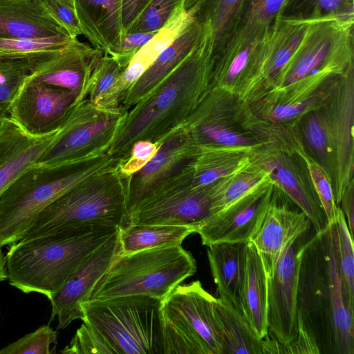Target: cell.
<instances>
[{
	"label": "cell",
	"mask_w": 354,
	"mask_h": 354,
	"mask_svg": "<svg viewBox=\"0 0 354 354\" xmlns=\"http://www.w3.org/2000/svg\"><path fill=\"white\" fill-rule=\"evenodd\" d=\"M212 67V49L201 35L183 61L127 110L107 154L122 162L137 141L160 145L183 128L209 88Z\"/></svg>",
	"instance_id": "1"
},
{
	"label": "cell",
	"mask_w": 354,
	"mask_h": 354,
	"mask_svg": "<svg viewBox=\"0 0 354 354\" xmlns=\"http://www.w3.org/2000/svg\"><path fill=\"white\" fill-rule=\"evenodd\" d=\"M353 315L344 299L328 225L304 245L298 324L313 337L319 353L354 354Z\"/></svg>",
	"instance_id": "2"
},
{
	"label": "cell",
	"mask_w": 354,
	"mask_h": 354,
	"mask_svg": "<svg viewBox=\"0 0 354 354\" xmlns=\"http://www.w3.org/2000/svg\"><path fill=\"white\" fill-rule=\"evenodd\" d=\"M162 299L131 295L81 304L82 324L64 354H164Z\"/></svg>",
	"instance_id": "3"
},
{
	"label": "cell",
	"mask_w": 354,
	"mask_h": 354,
	"mask_svg": "<svg viewBox=\"0 0 354 354\" xmlns=\"http://www.w3.org/2000/svg\"><path fill=\"white\" fill-rule=\"evenodd\" d=\"M118 228L65 230L10 245L6 255L10 285L26 294H41L50 301Z\"/></svg>",
	"instance_id": "4"
},
{
	"label": "cell",
	"mask_w": 354,
	"mask_h": 354,
	"mask_svg": "<svg viewBox=\"0 0 354 354\" xmlns=\"http://www.w3.org/2000/svg\"><path fill=\"white\" fill-rule=\"evenodd\" d=\"M120 162L106 153L86 160L29 167L0 196V247L19 241L38 214L64 193Z\"/></svg>",
	"instance_id": "5"
},
{
	"label": "cell",
	"mask_w": 354,
	"mask_h": 354,
	"mask_svg": "<svg viewBox=\"0 0 354 354\" xmlns=\"http://www.w3.org/2000/svg\"><path fill=\"white\" fill-rule=\"evenodd\" d=\"M118 166L90 177L57 198L38 214L21 239L84 227H122L127 214V178Z\"/></svg>",
	"instance_id": "6"
},
{
	"label": "cell",
	"mask_w": 354,
	"mask_h": 354,
	"mask_svg": "<svg viewBox=\"0 0 354 354\" xmlns=\"http://www.w3.org/2000/svg\"><path fill=\"white\" fill-rule=\"evenodd\" d=\"M196 270V260L181 245L119 254L88 300L131 295H147L163 300Z\"/></svg>",
	"instance_id": "7"
},
{
	"label": "cell",
	"mask_w": 354,
	"mask_h": 354,
	"mask_svg": "<svg viewBox=\"0 0 354 354\" xmlns=\"http://www.w3.org/2000/svg\"><path fill=\"white\" fill-rule=\"evenodd\" d=\"M215 299L196 280L162 301L164 354H224Z\"/></svg>",
	"instance_id": "8"
},
{
	"label": "cell",
	"mask_w": 354,
	"mask_h": 354,
	"mask_svg": "<svg viewBox=\"0 0 354 354\" xmlns=\"http://www.w3.org/2000/svg\"><path fill=\"white\" fill-rule=\"evenodd\" d=\"M353 24L334 17L311 22L271 90L309 77L328 80L353 66Z\"/></svg>",
	"instance_id": "9"
},
{
	"label": "cell",
	"mask_w": 354,
	"mask_h": 354,
	"mask_svg": "<svg viewBox=\"0 0 354 354\" xmlns=\"http://www.w3.org/2000/svg\"><path fill=\"white\" fill-rule=\"evenodd\" d=\"M127 112L122 107L97 106L88 98L77 102L36 164L82 161L107 153Z\"/></svg>",
	"instance_id": "10"
},
{
	"label": "cell",
	"mask_w": 354,
	"mask_h": 354,
	"mask_svg": "<svg viewBox=\"0 0 354 354\" xmlns=\"http://www.w3.org/2000/svg\"><path fill=\"white\" fill-rule=\"evenodd\" d=\"M271 25L243 15L213 55L211 86L232 93L239 88L243 96L254 90Z\"/></svg>",
	"instance_id": "11"
},
{
	"label": "cell",
	"mask_w": 354,
	"mask_h": 354,
	"mask_svg": "<svg viewBox=\"0 0 354 354\" xmlns=\"http://www.w3.org/2000/svg\"><path fill=\"white\" fill-rule=\"evenodd\" d=\"M187 167L142 200L129 214L124 227L169 225L197 230L212 215V201L209 186L192 185Z\"/></svg>",
	"instance_id": "12"
},
{
	"label": "cell",
	"mask_w": 354,
	"mask_h": 354,
	"mask_svg": "<svg viewBox=\"0 0 354 354\" xmlns=\"http://www.w3.org/2000/svg\"><path fill=\"white\" fill-rule=\"evenodd\" d=\"M305 234L288 244L273 274L267 277L268 337L282 345L294 341L299 333L298 281L301 258L306 240L304 237Z\"/></svg>",
	"instance_id": "13"
},
{
	"label": "cell",
	"mask_w": 354,
	"mask_h": 354,
	"mask_svg": "<svg viewBox=\"0 0 354 354\" xmlns=\"http://www.w3.org/2000/svg\"><path fill=\"white\" fill-rule=\"evenodd\" d=\"M77 102L76 96L69 91L29 75L11 103L8 117L26 133L46 136L59 129Z\"/></svg>",
	"instance_id": "14"
},
{
	"label": "cell",
	"mask_w": 354,
	"mask_h": 354,
	"mask_svg": "<svg viewBox=\"0 0 354 354\" xmlns=\"http://www.w3.org/2000/svg\"><path fill=\"white\" fill-rule=\"evenodd\" d=\"M103 54L77 38L73 39L59 49L28 54L30 75L69 91L80 101L87 97L91 73Z\"/></svg>",
	"instance_id": "15"
},
{
	"label": "cell",
	"mask_w": 354,
	"mask_h": 354,
	"mask_svg": "<svg viewBox=\"0 0 354 354\" xmlns=\"http://www.w3.org/2000/svg\"><path fill=\"white\" fill-rule=\"evenodd\" d=\"M199 148L200 143L196 138L185 128L177 129L161 142L152 158L141 169L127 178L125 223L129 214L142 200L189 165L198 154Z\"/></svg>",
	"instance_id": "16"
},
{
	"label": "cell",
	"mask_w": 354,
	"mask_h": 354,
	"mask_svg": "<svg viewBox=\"0 0 354 354\" xmlns=\"http://www.w3.org/2000/svg\"><path fill=\"white\" fill-rule=\"evenodd\" d=\"M331 88V102L324 112L333 147V189L339 205L344 190L353 179V66L336 77Z\"/></svg>",
	"instance_id": "17"
},
{
	"label": "cell",
	"mask_w": 354,
	"mask_h": 354,
	"mask_svg": "<svg viewBox=\"0 0 354 354\" xmlns=\"http://www.w3.org/2000/svg\"><path fill=\"white\" fill-rule=\"evenodd\" d=\"M272 181L227 205L209 216L196 230L202 245L250 241L272 199Z\"/></svg>",
	"instance_id": "18"
},
{
	"label": "cell",
	"mask_w": 354,
	"mask_h": 354,
	"mask_svg": "<svg viewBox=\"0 0 354 354\" xmlns=\"http://www.w3.org/2000/svg\"><path fill=\"white\" fill-rule=\"evenodd\" d=\"M118 228L98 247L68 278L50 300L51 319L57 318V329H64L83 317L81 304L86 301L115 257L120 254Z\"/></svg>",
	"instance_id": "19"
},
{
	"label": "cell",
	"mask_w": 354,
	"mask_h": 354,
	"mask_svg": "<svg viewBox=\"0 0 354 354\" xmlns=\"http://www.w3.org/2000/svg\"><path fill=\"white\" fill-rule=\"evenodd\" d=\"M251 161L306 215L315 232L326 227V218L312 183H307L286 150L264 145L252 153Z\"/></svg>",
	"instance_id": "20"
},
{
	"label": "cell",
	"mask_w": 354,
	"mask_h": 354,
	"mask_svg": "<svg viewBox=\"0 0 354 354\" xmlns=\"http://www.w3.org/2000/svg\"><path fill=\"white\" fill-rule=\"evenodd\" d=\"M275 185L261 222L250 239L260 255L267 277L271 276L283 251L294 239L306 233L311 223L302 211L292 209L280 199Z\"/></svg>",
	"instance_id": "21"
},
{
	"label": "cell",
	"mask_w": 354,
	"mask_h": 354,
	"mask_svg": "<svg viewBox=\"0 0 354 354\" xmlns=\"http://www.w3.org/2000/svg\"><path fill=\"white\" fill-rule=\"evenodd\" d=\"M57 131L35 136L24 132L9 117L0 121V196L37 162Z\"/></svg>",
	"instance_id": "22"
},
{
	"label": "cell",
	"mask_w": 354,
	"mask_h": 354,
	"mask_svg": "<svg viewBox=\"0 0 354 354\" xmlns=\"http://www.w3.org/2000/svg\"><path fill=\"white\" fill-rule=\"evenodd\" d=\"M70 36L42 0H0V38Z\"/></svg>",
	"instance_id": "23"
},
{
	"label": "cell",
	"mask_w": 354,
	"mask_h": 354,
	"mask_svg": "<svg viewBox=\"0 0 354 354\" xmlns=\"http://www.w3.org/2000/svg\"><path fill=\"white\" fill-rule=\"evenodd\" d=\"M122 0H73L82 35L104 54L118 50L123 29Z\"/></svg>",
	"instance_id": "24"
},
{
	"label": "cell",
	"mask_w": 354,
	"mask_h": 354,
	"mask_svg": "<svg viewBox=\"0 0 354 354\" xmlns=\"http://www.w3.org/2000/svg\"><path fill=\"white\" fill-rule=\"evenodd\" d=\"M201 35V27L193 19L122 95L120 106L128 110L143 98L183 61L198 43Z\"/></svg>",
	"instance_id": "25"
},
{
	"label": "cell",
	"mask_w": 354,
	"mask_h": 354,
	"mask_svg": "<svg viewBox=\"0 0 354 354\" xmlns=\"http://www.w3.org/2000/svg\"><path fill=\"white\" fill-rule=\"evenodd\" d=\"M193 19L184 6L180 8L165 26L136 53L106 96L102 107H120L119 101L122 95Z\"/></svg>",
	"instance_id": "26"
},
{
	"label": "cell",
	"mask_w": 354,
	"mask_h": 354,
	"mask_svg": "<svg viewBox=\"0 0 354 354\" xmlns=\"http://www.w3.org/2000/svg\"><path fill=\"white\" fill-rule=\"evenodd\" d=\"M207 247L209 264L218 298L245 315L243 297L247 243H221Z\"/></svg>",
	"instance_id": "27"
},
{
	"label": "cell",
	"mask_w": 354,
	"mask_h": 354,
	"mask_svg": "<svg viewBox=\"0 0 354 354\" xmlns=\"http://www.w3.org/2000/svg\"><path fill=\"white\" fill-rule=\"evenodd\" d=\"M317 19L279 14L268 32L257 88H272L281 70L299 46L308 25Z\"/></svg>",
	"instance_id": "28"
},
{
	"label": "cell",
	"mask_w": 354,
	"mask_h": 354,
	"mask_svg": "<svg viewBox=\"0 0 354 354\" xmlns=\"http://www.w3.org/2000/svg\"><path fill=\"white\" fill-rule=\"evenodd\" d=\"M259 147H223L200 144L199 151L187 170L191 183L207 187L251 162L252 153Z\"/></svg>",
	"instance_id": "29"
},
{
	"label": "cell",
	"mask_w": 354,
	"mask_h": 354,
	"mask_svg": "<svg viewBox=\"0 0 354 354\" xmlns=\"http://www.w3.org/2000/svg\"><path fill=\"white\" fill-rule=\"evenodd\" d=\"M248 0H185L184 8L200 24L215 51L239 23ZM213 57V56H212Z\"/></svg>",
	"instance_id": "30"
},
{
	"label": "cell",
	"mask_w": 354,
	"mask_h": 354,
	"mask_svg": "<svg viewBox=\"0 0 354 354\" xmlns=\"http://www.w3.org/2000/svg\"><path fill=\"white\" fill-rule=\"evenodd\" d=\"M214 312L224 354H266V340L261 338L238 309L216 298Z\"/></svg>",
	"instance_id": "31"
},
{
	"label": "cell",
	"mask_w": 354,
	"mask_h": 354,
	"mask_svg": "<svg viewBox=\"0 0 354 354\" xmlns=\"http://www.w3.org/2000/svg\"><path fill=\"white\" fill-rule=\"evenodd\" d=\"M243 301L245 316L252 327L261 338L267 337V276L261 258L250 241L247 243Z\"/></svg>",
	"instance_id": "32"
},
{
	"label": "cell",
	"mask_w": 354,
	"mask_h": 354,
	"mask_svg": "<svg viewBox=\"0 0 354 354\" xmlns=\"http://www.w3.org/2000/svg\"><path fill=\"white\" fill-rule=\"evenodd\" d=\"M196 232L194 227L169 225H129L118 227L120 254L181 245Z\"/></svg>",
	"instance_id": "33"
},
{
	"label": "cell",
	"mask_w": 354,
	"mask_h": 354,
	"mask_svg": "<svg viewBox=\"0 0 354 354\" xmlns=\"http://www.w3.org/2000/svg\"><path fill=\"white\" fill-rule=\"evenodd\" d=\"M271 181L268 175L252 161L232 174L218 180L209 185L212 214Z\"/></svg>",
	"instance_id": "34"
},
{
	"label": "cell",
	"mask_w": 354,
	"mask_h": 354,
	"mask_svg": "<svg viewBox=\"0 0 354 354\" xmlns=\"http://www.w3.org/2000/svg\"><path fill=\"white\" fill-rule=\"evenodd\" d=\"M333 252L346 305L354 313V252L346 216L340 207L337 221L328 225Z\"/></svg>",
	"instance_id": "35"
},
{
	"label": "cell",
	"mask_w": 354,
	"mask_h": 354,
	"mask_svg": "<svg viewBox=\"0 0 354 354\" xmlns=\"http://www.w3.org/2000/svg\"><path fill=\"white\" fill-rule=\"evenodd\" d=\"M28 55L0 53V121L8 117L15 95L30 75Z\"/></svg>",
	"instance_id": "36"
},
{
	"label": "cell",
	"mask_w": 354,
	"mask_h": 354,
	"mask_svg": "<svg viewBox=\"0 0 354 354\" xmlns=\"http://www.w3.org/2000/svg\"><path fill=\"white\" fill-rule=\"evenodd\" d=\"M281 14L304 19L334 17L354 20V0H288Z\"/></svg>",
	"instance_id": "37"
},
{
	"label": "cell",
	"mask_w": 354,
	"mask_h": 354,
	"mask_svg": "<svg viewBox=\"0 0 354 354\" xmlns=\"http://www.w3.org/2000/svg\"><path fill=\"white\" fill-rule=\"evenodd\" d=\"M304 131L310 149L331 177L333 155L330 135L324 111L321 108L304 114Z\"/></svg>",
	"instance_id": "38"
},
{
	"label": "cell",
	"mask_w": 354,
	"mask_h": 354,
	"mask_svg": "<svg viewBox=\"0 0 354 354\" xmlns=\"http://www.w3.org/2000/svg\"><path fill=\"white\" fill-rule=\"evenodd\" d=\"M298 154L306 162L311 183L324 212L327 224L335 223L339 207L335 202L330 176L324 167L305 151Z\"/></svg>",
	"instance_id": "39"
},
{
	"label": "cell",
	"mask_w": 354,
	"mask_h": 354,
	"mask_svg": "<svg viewBox=\"0 0 354 354\" xmlns=\"http://www.w3.org/2000/svg\"><path fill=\"white\" fill-rule=\"evenodd\" d=\"M123 71L124 68L114 57L103 54L91 73L86 98L102 106Z\"/></svg>",
	"instance_id": "40"
},
{
	"label": "cell",
	"mask_w": 354,
	"mask_h": 354,
	"mask_svg": "<svg viewBox=\"0 0 354 354\" xmlns=\"http://www.w3.org/2000/svg\"><path fill=\"white\" fill-rule=\"evenodd\" d=\"M185 0H151L143 12L124 33L158 32Z\"/></svg>",
	"instance_id": "41"
},
{
	"label": "cell",
	"mask_w": 354,
	"mask_h": 354,
	"mask_svg": "<svg viewBox=\"0 0 354 354\" xmlns=\"http://www.w3.org/2000/svg\"><path fill=\"white\" fill-rule=\"evenodd\" d=\"M56 344V331L45 324L3 347L0 354H50Z\"/></svg>",
	"instance_id": "42"
},
{
	"label": "cell",
	"mask_w": 354,
	"mask_h": 354,
	"mask_svg": "<svg viewBox=\"0 0 354 354\" xmlns=\"http://www.w3.org/2000/svg\"><path fill=\"white\" fill-rule=\"evenodd\" d=\"M73 39L70 36L22 39L0 38V53L31 54L59 49Z\"/></svg>",
	"instance_id": "43"
},
{
	"label": "cell",
	"mask_w": 354,
	"mask_h": 354,
	"mask_svg": "<svg viewBox=\"0 0 354 354\" xmlns=\"http://www.w3.org/2000/svg\"><path fill=\"white\" fill-rule=\"evenodd\" d=\"M159 145L149 140H139L135 142L129 156L120 162L118 169L124 177L128 178L141 169L156 154Z\"/></svg>",
	"instance_id": "44"
},
{
	"label": "cell",
	"mask_w": 354,
	"mask_h": 354,
	"mask_svg": "<svg viewBox=\"0 0 354 354\" xmlns=\"http://www.w3.org/2000/svg\"><path fill=\"white\" fill-rule=\"evenodd\" d=\"M57 21L72 39L82 35L73 0H42Z\"/></svg>",
	"instance_id": "45"
},
{
	"label": "cell",
	"mask_w": 354,
	"mask_h": 354,
	"mask_svg": "<svg viewBox=\"0 0 354 354\" xmlns=\"http://www.w3.org/2000/svg\"><path fill=\"white\" fill-rule=\"evenodd\" d=\"M157 32H131L124 34L118 50L111 56L118 61L124 71L136 53Z\"/></svg>",
	"instance_id": "46"
},
{
	"label": "cell",
	"mask_w": 354,
	"mask_h": 354,
	"mask_svg": "<svg viewBox=\"0 0 354 354\" xmlns=\"http://www.w3.org/2000/svg\"><path fill=\"white\" fill-rule=\"evenodd\" d=\"M288 0H254L246 6L243 14L259 22L272 24Z\"/></svg>",
	"instance_id": "47"
},
{
	"label": "cell",
	"mask_w": 354,
	"mask_h": 354,
	"mask_svg": "<svg viewBox=\"0 0 354 354\" xmlns=\"http://www.w3.org/2000/svg\"><path fill=\"white\" fill-rule=\"evenodd\" d=\"M151 0H122V24L123 35L143 12Z\"/></svg>",
	"instance_id": "48"
},
{
	"label": "cell",
	"mask_w": 354,
	"mask_h": 354,
	"mask_svg": "<svg viewBox=\"0 0 354 354\" xmlns=\"http://www.w3.org/2000/svg\"><path fill=\"white\" fill-rule=\"evenodd\" d=\"M354 191L353 180L352 179L345 189L344 190L340 203H342V209L345 216H346V223L351 237L353 239L354 227Z\"/></svg>",
	"instance_id": "49"
},
{
	"label": "cell",
	"mask_w": 354,
	"mask_h": 354,
	"mask_svg": "<svg viewBox=\"0 0 354 354\" xmlns=\"http://www.w3.org/2000/svg\"><path fill=\"white\" fill-rule=\"evenodd\" d=\"M8 279L6 257L0 247V283Z\"/></svg>",
	"instance_id": "50"
},
{
	"label": "cell",
	"mask_w": 354,
	"mask_h": 354,
	"mask_svg": "<svg viewBox=\"0 0 354 354\" xmlns=\"http://www.w3.org/2000/svg\"><path fill=\"white\" fill-rule=\"evenodd\" d=\"M254 1V0H248V3H250V2H251V1ZM248 3H247V4H248Z\"/></svg>",
	"instance_id": "51"
}]
</instances>
